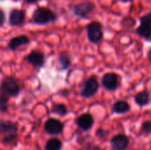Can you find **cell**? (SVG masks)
<instances>
[{
	"label": "cell",
	"instance_id": "obj_12",
	"mask_svg": "<svg viewBox=\"0 0 151 150\" xmlns=\"http://www.w3.org/2000/svg\"><path fill=\"white\" fill-rule=\"evenodd\" d=\"M27 61L35 66H42L44 63V57L43 55L41 52L38 51H33L27 56Z\"/></svg>",
	"mask_w": 151,
	"mask_h": 150
},
{
	"label": "cell",
	"instance_id": "obj_17",
	"mask_svg": "<svg viewBox=\"0 0 151 150\" xmlns=\"http://www.w3.org/2000/svg\"><path fill=\"white\" fill-rule=\"evenodd\" d=\"M18 140H19V136L17 133L4 134V138L2 139V143L5 146H15L18 142Z\"/></svg>",
	"mask_w": 151,
	"mask_h": 150
},
{
	"label": "cell",
	"instance_id": "obj_3",
	"mask_svg": "<svg viewBox=\"0 0 151 150\" xmlns=\"http://www.w3.org/2000/svg\"><path fill=\"white\" fill-rule=\"evenodd\" d=\"M64 129V125L61 121L56 118H49L44 124V131L52 136L61 134Z\"/></svg>",
	"mask_w": 151,
	"mask_h": 150
},
{
	"label": "cell",
	"instance_id": "obj_6",
	"mask_svg": "<svg viewBox=\"0 0 151 150\" xmlns=\"http://www.w3.org/2000/svg\"><path fill=\"white\" fill-rule=\"evenodd\" d=\"M129 144V139L125 134H117L111 139V147L112 150H127Z\"/></svg>",
	"mask_w": 151,
	"mask_h": 150
},
{
	"label": "cell",
	"instance_id": "obj_13",
	"mask_svg": "<svg viewBox=\"0 0 151 150\" xmlns=\"http://www.w3.org/2000/svg\"><path fill=\"white\" fill-rule=\"evenodd\" d=\"M25 19V12L21 10H13L10 14V23L12 25H19Z\"/></svg>",
	"mask_w": 151,
	"mask_h": 150
},
{
	"label": "cell",
	"instance_id": "obj_23",
	"mask_svg": "<svg viewBox=\"0 0 151 150\" xmlns=\"http://www.w3.org/2000/svg\"><path fill=\"white\" fill-rule=\"evenodd\" d=\"M108 133H109L108 131H106V130H104V129H102V128L97 129L96 132V137H98V138H100V139H104V138H106V137L108 136Z\"/></svg>",
	"mask_w": 151,
	"mask_h": 150
},
{
	"label": "cell",
	"instance_id": "obj_2",
	"mask_svg": "<svg viewBox=\"0 0 151 150\" xmlns=\"http://www.w3.org/2000/svg\"><path fill=\"white\" fill-rule=\"evenodd\" d=\"M55 14L49 9L38 8L35 11L33 15V19L37 24H47L55 20Z\"/></svg>",
	"mask_w": 151,
	"mask_h": 150
},
{
	"label": "cell",
	"instance_id": "obj_19",
	"mask_svg": "<svg viewBox=\"0 0 151 150\" xmlns=\"http://www.w3.org/2000/svg\"><path fill=\"white\" fill-rule=\"evenodd\" d=\"M51 112L56 113L59 116H65L67 113V109H66L65 105H64L62 103H58V104H55L52 107Z\"/></svg>",
	"mask_w": 151,
	"mask_h": 150
},
{
	"label": "cell",
	"instance_id": "obj_27",
	"mask_svg": "<svg viewBox=\"0 0 151 150\" xmlns=\"http://www.w3.org/2000/svg\"><path fill=\"white\" fill-rule=\"evenodd\" d=\"M149 58L151 60V50L150 51V53H149Z\"/></svg>",
	"mask_w": 151,
	"mask_h": 150
},
{
	"label": "cell",
	"instance_id": "obj_25",
	"mask_svg": "<svg viewBox=\"0 0 151 150\" xmlns=\"http://www.w3.org/2000/svg\"><path fill=\"white\" fill-rule=\"evenodd\" d=\"M4 12L0 10V26L4 23Z\"/></svg>",
	"mask_w": 151,
	"mask_h": 150
},
{
	"label": "cell",
	"instance_id": "obj_22",
	"mask_svg": "<svg viewBox=\"0 0 151 150\" xmlns=\"http://www.w3.org/2000/svg\"><path fill=\"white\" fill-rule=\"evenodd\" d=\"M59 61H60L63 68H67L70 65V60H69L68 57H66L65 55H61L59 57Z\"/></svg>",
	"mask_w": 151,
	"mask_h": 150
},
{
	"label": "cell",
	"instance_id": "obj_20",
	"mask_svg": "<svg viewBox=\"0 0 151 150\" xmlns=\"http://www.w3.org/2000/svg\"><path fill=\"white\" fill-rule=\"evenodd\" d=\"M8 99L7 97L0 95V111L5 112L8 110Z\"/></svg>",
	"mask_w": 151,
	"mask_h": 150
},
{
	"label": "cell",
	"instance_id": "obj_8",
	"mask_svg": "<svg viewBox=\"0 0 151 150\" xmlns=\"http://www.w3.org/2000/svg\"><path fill=\"white\" fill-rule=\"evenodd\" d=\"M76 125L82 131H88L94 125V118L88 113L82 114L76 119Z\"/></svg>",
	"mask_w": 151,
	"mask_h": 150
},
{
	"label": "cell",
	"instance_id": "obj_15",
	"mask_svg": "<svg viewBox=\"0 0 151 150\" xmlns=\"http://www.w3.org/2000/svg\"><path fill=\"white\" fill-rule=\"evenodd\" d=\"M62 147V141L56 137L49 139L45 143V150H61Z\"/></svg>",
	"mask_w": 151,
	"mask_h": 150
},
{
	"label": "cell",
	"instance_id": "obj_21",
	"mask_svg": "<svg viewBox=\"0 0 151 150\" xmlns=\"http://www.w3.org/2000/svg\"><path fill=\"white\" fill-rule=\"evenodd\" d=\"M142 132L145 134H150L151 133V121L143 122L142 125Z\"/></svg>",
	"mask_w": 151,
	"mask_h": 150
},
{
	"label": "cell",
	"instance_id": "obj_24",
	"mask_svg": "<svg viewBox=\"0 0 151 150\" xmlns=\"http://www.w3.org/2000/svg\"><path fill=\"white\" fill-rule=\"evenodd\" d=\"M87 150H101V148L97 145H94V144H89L88 145Z\"/></svg>",
	"mask_w": 151,
	"mask_h": 150
},
{
	"label": "cell",
	"instance_id": "obj_28",
	"mask_svg": "<svg viewBox=\"0 0 151 150\" xmlns=\"http://www.w3.org/2000/svg\"><path fill=\"white\" fill-rule=\"evenodd\" d=\"M122 2H129V1H132V0H121Z\"/></svg>",
	"mask_w": 151,
	"mask_h": 150
},
{
	"label": "cell",
	"instance_id": "obj_10",
	"mask_svg": "<svg viewBox=\"0 0 151 150\" xmlns=\"http://www.w3.org/2000/svg\"><path fill=\"white\" fill-rule=\"evenodd\" d=\"M18 124L10 120H0V133L1 134H9L15 133L18 132Z\"/></svg>",
	"mask_w": 151,
	"mask_h": 150
},
{
	"label": "cell",
	"instance_id": "obj_16",
	"mask_svg": "<svg viewBox=\"0 0 151 150\" xmlns=\"http://www.w3.org/2000/svg\"><path fill=\"white\" fill-rule=\"evenodd\" d=\"M113 111L117 114H124L129 111L130 106L126 101H118L113 105Z\"/></svg>",
	"mask_w": 151,
	"mask_h": 150
},
{
	"label": "cell",
	"instance_id": "obj_14",
	"mask_svg": "<svg viewBox=\"0 0 151 150\" xmlns=\"http://www.w3.org/2000/svg\"><path fill=\"white\" fill-rule=\"evenodd\" d=\"M29 42V39L26 36V35H19L18 37H15V38H12L11 41H10V43H9V48L11 50H16L17 48H19V46L21 45H25V44H27Z\"/></svg>",
	"mask_w": 151,
	"mask_h": 150
},
{
	"label": "cell",
	"instance_id": "obj_5",
	"mask_svg": "<svg viewBox=\"0 0 151 150\" xmlns=\"http://www.w3.org/2000/svg\"><path fill=\"white\" fill-rule=\"evenodd\" d=\"M88 36L92 42H98L103 38L102 26L98 22H92L88 26Z\"/></svg>",
	"mask_w": 151,
	"mask_h": 150
},
{
	"label": "cell",
	"instance_id": "obj_7",
	"mask_svg": "<svg viewBox=\"0 0 151 150\" xmlns=\"http://www.w3.org/2000/svg\"><path fill=\"white\" fill-rule=\"evenodd\" d=\"M97 90L98 82L96 80V78L91 77L85 82L81 91V95L83 97H91L97 92Z\"/></svg>",
	"mask_w": 151,
	"mask_h": 150
},
{
	"label": "cell",
	"instance_id": "obj_9",
	"mask_svg": "<svg viewBox=\"0 0 151 150\" xmlns=\"http://www.w3.org/2000/svg\"><path fill=\"white\" fill-rule=\"evenodd\" d=\"M102 83L105 88L108 90H114L118 88L119 85V77L117 74L110 72L106 73L102 80Z\"/></svg>",
	"mask_w": 151,
	"mask_h": 150
},
{
	"label": "cell",
	"instance_id": "obj_11",
	"mask_svg": "<svg viewBox=\"0 0 151 150\" xmlns=\"http://www.w3.org/2000/svg\"><path fill=\"white\" fill-rule=\"evenodd\" d=\"M94 6L91 3L86 2V3H81L74 7V13L78 16L81 17H86L89 12L92 11Z\"/></svg>",
	"mask_w": 151,
	"mask_h": 150
},
{
	"label": "cell",
	"instance_id": "obj_26",
	"mask_svg": "<svg viewBox=\"0 0 151 150\" xmlns=\"http://www.w3.org/2000/svg\"><path fill=\"white\" fill-rule=\"evenodd\" d=\"M27 3H35V2H36L37 0H26Z\"/></svg>",
	"mask_w": 151,
	"mask_h": 150
},
{
	"label": "cell",
	"instance_id": "obj_1",
	"mask_svg": "<svg viewBox=\"0 0 151 150\" xmlns=\"http://www.w3.org/2000/svg\"><path fill=\"white\" fill-rule=\"evenodd\" d=\"M19 88L15 80L12 78H5L0 88V95H4L7 98L15 96L19 94Z\"/></svg>",
	"mask_w": 151,
	"mask_h": 150
},
{
	"label": "cell",
	"instance_id": "obj_18",
	"mask_svg": "<svg viewBox=\"0 0 151 150\" xmlns=\"http://www.w3.org/2000/svg\"><path fill=\"white\" fill-rule=\"evenodd\" d=\"M150 95L147 92H141L135 96V102L140 106L147 105L150 103Z\"/></svg>",
	"mask_w": 151,
	"mask_h": 150
},
{
	"label": "cell",
	"instance_id": "obj_4",
	"mask_svg": "<svg viewBox=\"0 0 151 150\" xmlns=\"http://www.w3.org/2000/svg\"><path fill=\"white\" fill-rule=\"evenodd\" d=\"M137 34L145 39H151V13L142 18L141 25L137 29Z\"/></svg>",
	"mask_w": 151,
	"mask_h": 150
}]
</instances>
